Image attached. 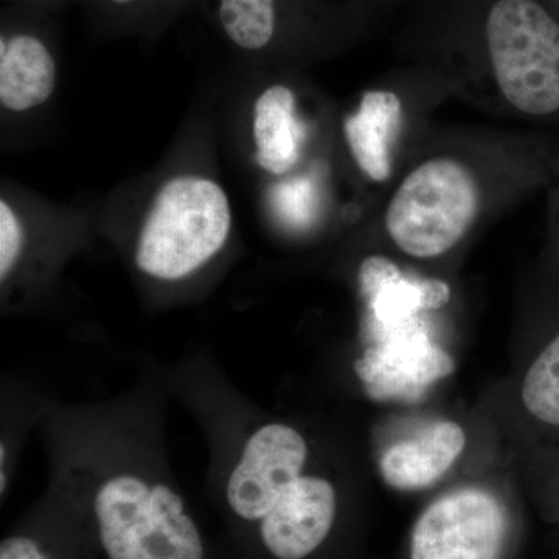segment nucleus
<instances>
[{
  "label": "nucleus",
  "mask_w": 559,
  "mask_h": 559,
  "mask_svg": "<svg viewBox=\"0 0 559 559\" xmlns=\"http://www.w3.org/2000/svg\"><path fill=\"white\" fill-rule=\"evenodd\" d=\"M0 559H55L49 549L31 533H14L0 544Z\"/></svg>",
  "instance_id": "13"
},
{
  "label": "nucleus",
  "mask_w": 559,
  "mask_h": 559,
  "mask_svg": "<svg viewBox=\"0 0 559 559\" xmlns=\"http://www.w3.org/2000/svg\"><path fill=\"white\" fill-rule=\"evenodd\" d=\"M103 2H105L106 5L112 7V9L131 10L134 9V7L142 5L146 0H103ZM153 2L168 3V5H170V3L180 2V0H153Z\"/></svg>",
  "instance_id": "14"
},
{
  "label": "nucleus",
  "mask_w": 559,
  "mask_h": 559,
  "mask_svg": "<svg viewBox=\"0 0 559 559\" xmlns=\"http://www.w3.org/2000/svg\"><path fill=\"white\" fill-rule=\"evenodd\" d=\"M557 2H558V5H559V0H557Z\"/></svg>",
  "instance_id": "15"
},
{
  "label": "nucleus",
  "mask_w": 559,
  "mask_h": 559,
  "mask_svg": "<svg viewBox=\"0 0 559 559\" xmlns=\"http://www.w3.org/2000/svg\"><path fill=\"white\" fill-rule=\"evenodd\" d=\"M507 527L506 509L495 495L481 488L455 489L418 518L411 559H499Z\"/></svg>",
  "instance_id": "3"
},
{
  "label": "nucleus",
  "mask_w": 559,
  "mask_h": 559,
  "mask_svg": "<svg viewBox=\"0 0 559 559\" xmlns=\"http://www.w3.org/2000/svg\"><path fill=\"white\" fill-rule=\"evenodd\" d=\"M226 193L213 180L179 176L157 193L135 246V266L157 282H179L202 270L229 238Z\"/></svg>",
  "instance_id": "1"
},
{
  "label": "nucleus",
  "mask_w": 559,
  "mask_h": 559,
  "mask_svg": "<svg viewBox=\"0 0 559 559\" xmlns=\"http://www.w3.org/2000/svg\"><path fill=\"white\" fill-rule=\"evenodd\" d=\"M285 0H218V21L227 38L242 50L260 51L282 31Z\"/></svg>",
  "instance_id": "9"
},
{
  "label": "nucleus",
  "mask_w": 559,
  "mask_h": 559,
  "mask_svg": "<svg viewBox=\"0 0 559 559\" xmlns=\"http://www.w3.org/2000/svg\"><path fill=\"white\" fill-rule=\"evenodd\" d=\"M7 396V409L3 407L2 415V440H0V496L5 498L7 492L16 473L20 463V452L28 426H38L43 415L46 400L27 390L24 385H9Z\"/></svg>",
  "instance_id": "10"
},
{
  "label": "nucleus",
  "mask_w": 559,
  "mask_h": 559,
  "mask_svg": "<svg viewBox=\"0 0 559 559\" xmlns=\"http://www.w3.org/2000/svg\"><path fill=\"white\" fill-rule=\"evenodd\" d=\"M465 430L451 419H439L409 439L382 452L380 471L385 484L399 491H419L437 484L465 450Z\"/></svg>",
  "instance_id": "5"
},
{
  "label": "nucleus",
  "mask_w": 559,
  "mask_h": 559,
  "mask_svg": "<svg viewBox=\"0 0 559 559\" xmlns=\"http://www.w3.org/2000/svg\"><path fill=\"white\" fill-rule=\"evenodd\" d=\"M57 84V62L49 47L33 33H3L0 39V102L11 110H27L49 100Z\"/></svg>",
  "instance_id": "7"
},
{
  "label": "nucleus",
  "mask_w": 559,
  "mask_h": 559,
  "mask_svg": "<svg viewBox=\"0 0 559 559\" xmlns=\"http://www.w3.org/2000/svg\"><path fill=\"white\" fill-rule=\"evenodd\" d=\"M403 123V102L395 92L369 91L345 119L344 134L359 170L373 182L392 176L393 150Z\"/></svg>",
  "instance_id": "6"
},
{
  "label": "nucleus",
  "mask_w": 559,
  "mask_h": 559,
  "mask_svg": "<svg viewBox=\"0 0 559 559\" xmlns=\"http://www.w3.org/2000/svg\"><path fill=\"white\" fill-rule=\"evenodd\" d=\"M255 160L272 175H285L300 157L304 127L296 114V97L286 86H272L253 109Z\"/></svg>",
  "instance_id": "8"
},
{
  "label": "nucleus",
  "mask_w": 559,
  "mask_h": 559,
  "mask_svg": "<svg viewBox=\"0 0 559 559\" xmlns=\"http://www.w3.org/2000/svg\"><path fill=\"white\" fill-rule=\"evenodd\" d=\"M24 234L20 219L5 201L0 202V280L5 283L20 263Z\"/></svg>",
  "instance_id": "12"
},
{
  "label": "nucleus",
  "mask_w": 559,
  "mask_h": 559,
  "mask_svg": "<svg viewBox=\"0 0 559 559\" xmlns=\"http://www.w3.org/2000/svg\"><path fill=\"white\" fill-rule=\"evenodd\" d=\"M480 189L465 164L436 157L404 178L385 210V230L414 259H436L455 248L479 215Z\"/></svg>",
  "instance_id": "2"
},
{
  "label": "nucleus",
  "mask_w": 559,
  "mask_h": 559,
  "mask_svg": "<svg viewBox=\"0 0 559 559\" xmlns=\"http://www.w3.org/2000/svg\"><path fill=\"white\" fill-rule=\"evenodd\" d=\"M522 403L532 417L559 426V334L539 353L525 374Z\"/></svg>",
  "instance_id": "11"
},
{
  "label": "nucleus",
  "mask_w": 559,
  "mask_h": 559,
  "mask_svg": "<svg viewBox=\"0 0 559 559\" xmlns=\"http://www.w3.org/2000/svg\"><path fill=\"white\" fill-rule=\"evenodd\" d=\"M336 514V485L308 471L255 528L272 558L307 559L329 539Z\"/></svg>",
  "instance_id": "4"
}]
</instances>
